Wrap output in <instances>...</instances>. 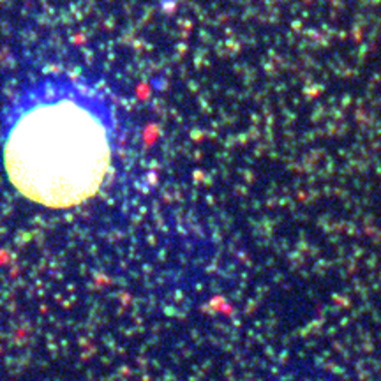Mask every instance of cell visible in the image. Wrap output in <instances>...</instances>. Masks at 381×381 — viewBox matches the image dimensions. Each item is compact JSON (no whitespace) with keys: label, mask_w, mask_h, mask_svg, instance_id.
Returning a JSON list of instances; mask_svg holds the SVG:
<instances>
[{"label":"cell","mask_w":381,"mask_h":381,"mask_svg":"<svg viewBox=\"0 0 381 381\" xmlns=\"http://www.w3.org/2000/svg\"><path fill=\"white\" fill-rule=\"evenodd\" d=\"M113 138V108L97 89L69 76H48L21 90L5 111V173L37 205H82L108 175Z\"/></svg>","instance_id":"obj_1"}]
</instances>
